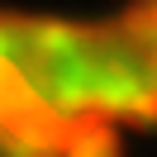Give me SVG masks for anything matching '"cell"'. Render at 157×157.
Wrapping results in <instances>:
<instances>
[{
    "instance_id": "cell-1",
    "label": "cell",
    "mask_w": 157,
    "mask_h": 157,
    "mask_svg": "<svg viewBox=\"0 0 157 157\" xmlns=\"http://www.w3.org/2000/svg\"><path fill=\"white\" fill-rule=\"evenodd\" d=\"M100 152L86 38L76 19L0 24V157Z\"/></svg>"
}]
</instances>
